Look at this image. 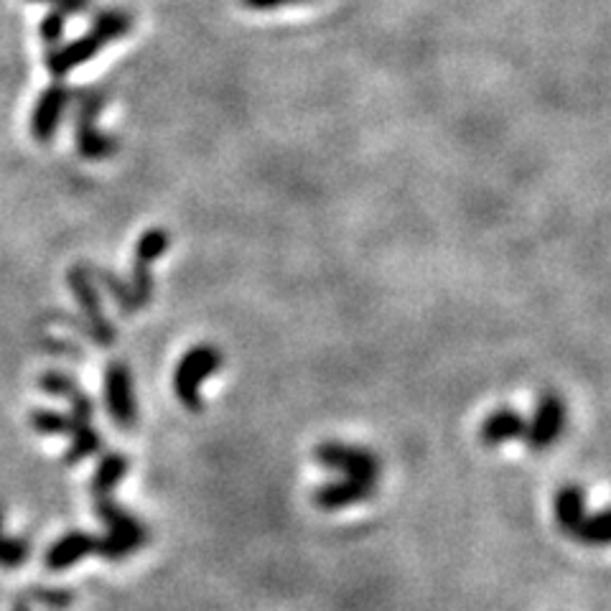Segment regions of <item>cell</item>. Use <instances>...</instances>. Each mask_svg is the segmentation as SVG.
<instances>
[{
	"label": "cell",
	"instance_id": "obj_1",
	"mask_svg": "<svg viewBox=\"0 0 611 611\" xmlns=\"http://www.w3.org/2000/svg\"><path fill=\"white\" fill-rule=\"evenodd\" d=\"M130 29H133L130 13L115 11V8L97 13V18L92 21V29L85 36H79V39L69 41L64 46H51L46 51V69L51 72V77H67V74H72L82 64L92 62L107 44L128 36Z\"/></svg>",
	"mask_w": 611,
	"mask_h": 611
},
{
	"label": "cell",
	"instance_id": "obj_2",
	"mask_svg": "<svg viewBox=\"0 0 611 611\" xmlns=\"http://www.w3.org/2000/svg\"><path fill=\"white\" fill-rule=\"evenodd\" d=\"M95 515L107 527L105 535H97V555L105 561H125L151 540L146 522L130 515L110 494L95 497Z\"/></svg>",
	"mask_w": 611,
	"mask_h": 611
},
{
	"label": "cell",
	"instance_id": "obj_3",
	"mask_svg": "<svg viewBox=\"0 0 611 611\" xmlns=\"http://www.w3.org/2000/svg\"><path fill=\"white\" fill-rule=\"evenodd\" d=\"M222 367V352L214 344H194L179 359L174 372V393L184 408L199 413L204 408L202 385Z\"/></svg>",
	"mask_w": 611,
	"mask_h": 611
},
{
	"label": "cell",
	"instance_id": "obj_4",
	"mask_svg": "<svg viewBox=\"0 0 611 611\" xmlns=\"http://www.w3.org/2000/svg\"><path fill=\"white\" fill-rule=\"evenodd\" d=\"M77 110H74V143L77 153L87 161H102L118 153V141L105 130L97 128L102 107H105V95L100 90H82L77 95Z\"/></svg>",
	"mask_w": 611,
	"mask_h": 611
},
{
	"label": "cell",
	"instance_id": "obj_5",
	"mask_svg": "<svg viewBox=\"0 0 611 611\" xmlns=\"http://www.w3.org/2000/svg\"><path fill=\"white\" fill-rule=\"evenodd\" d=\"M314 459L319 461L324 469L339 471L342 477L367 479V482H377L382 471V461L375 451L344 441L319 443L314 449Z\"/></svg>",
	"mask_w": 611,
	"mask_h": 611
},
{
	"label": "cell",
	"instance_id": "obj_6",
	"mask_svg": "<svg viewBox=\"0 0 611 611\" xmlns=\"http://www.w3.org/2000/svg\"><path fill=\"white\" fill-rule=\"evenodd\" d=\"M69 288H72V296L77 298L79 311L87 319V331L92 334L97 344L102 347H110L115 342V329L110 324V319L102 311V301H100V288L95 283V275L85 268V265H74L67 275Z\"/></svg>",
	"mask_w": 611,
	"mask_h": 611
},
{
	"label": "cell",
	"instance_id": "obj_7",
	"mask_svg": "<svg viewBox=\"0 0 611 611\" xmlns=\"http://www.w3.org/2000/svg\"><path fill=\"white\" fill-rule=\"evenodd\" d=\"M105 408L113 423L123 431L138 423V400L133 390V375L125 362H110L105 370Z\"/></svg>",
	"mask_w": 611,
	"mask_h": 611
},
{
	"label": "cell",
	"instance_id": "obj_8",
	"mask_svg": "<svg viewBox=\"0 0 611 611\" xmlns=\"http://www.w3.org/2000/svg\"><path fill=\"white\" fill-rule=\"evenodd\" d=\"M566 403L561 395L548 393L540 398L538 408L533 413V421L527 423L525 443L530 451H548L566 431Z\"/></svg>",
	"mask_w": 611,
	"mask_h": 611
},
{
	"label": "cell",
	"instance_id": "obj_9",
	"mask_svg": "<svg viewBox=\"0 0 611 611\" xmlns=\"http://www.w3.org/2000/svg\"><path fill=\"white\" fill-rule=\"evenodd\" d=\"M72 100L74 92L67 85H62V82H54V85L41 92L34 105V113H31V135L36 138V143H49L57 135Z\"/></svg>",
	"mask_w": 611,
	"mask_h": 611
},
{
	"label": "cell",
	"instance_id": "obj_10",
	"mask_svg": "<svg viewBox=\"0 0 611 611\" xmlns=\"http://www.w3.org/2000/svg\"><path fill=\"white\" fill-rule=\"evenodd\" d=\"M377 482H367V479H354V477H342L337 482H326L321 487L314 489V505L319 510L326 512H337L344 507L359 505V502H367V499L375 497Z\"/></svg>",
	"mask_w": 611,
	"mask_h": 611
},
{
	"label": "cell",
	"instance_id": "obj_11",
	"mask_svg": "<svg viewBox=\"0 0 611 611\" xmlns=\"http://www.w3.org/2000/svg\"><path fill=\"white\" fill-rule=\"evenodd\" d=\"M90 555H97V535L85 533V530H72L49 545V550L44 553V566L54 573H62Z\"/></svg>",
	"mask_w": 611,
	"mask_h": 611
},
{
	"label": "cell",
	"instance_id": "obj_12",
	"mask_svg": "<svg viewBox=\"0 0 611 611\" xmlns=\"http://www.w3.org/2000/svg\"><path fill=\"white\" fill-rule=\"evenodd\" d=\"M525 431H527V421L517 413V410L499 408L494 410L492 415L484 418L482 428H479V438H482L484 446L494 449L499 443L525 438Z\"/></svg>",
	"mask_w": 611,
	"mask_h": 611
},
{
	"label": "cell",
	"instance_id": "obj_13",
	"mask_svg": "<svg viewBox=\"0 0 611 611\" xmlns=\"http://www.w3.org/2000/svg\"><path fill=\"white\" fill-rule=\"evenodd\" d=\"M586 517V494L578 484H566L555 494V520L563 527V533L573 535L576 527Z\"/></svg>",
	"mask_w": 611,
	"mask_h": 611
},
{
	"label": "cell",
	"instance_id": "obj_14",
	"mask_svg": "<svg viewBox=\"0 0 611 611\" xmlns=\"http://www.w3.org/2000/svg\"><path fill=\"white\" fill-rule=\"evenodd\" d=\"M128 469H130L128 456L115 454V451L102 456V459L97 461L95 474H92V482H90L92 494H95V497H107V494H113V489L128 477Z\"/></svg>",
	"mask_w": 611,
	"mask_h": 611
},
{
	"label": "cell",
	"instance_id": "obj_15",
	"mask_svg": "<svg viewBox=\"0 0 611 611\" xmlns=\"http://www.w3.org/2000/svg\"><path fill=\"white\" fill-rule=\"evenodd\" d=\"M29 423L41 436H72L79 426H87V423L77 421L72 413H59V410L49 408L31 410Z\"/></svg>",
	"mask_w": 611,
	"mask_h": 611
},
{
	"label": "cell",
	"instance_id": "obj_16",
	"mask_svg": "<svg viewBox=\"0 0 611 611\" xmlns=\"http://www.w3.org/2000/svg\"><path fill=\"white\" fill-rule=\"evenodd\" d=\"M100 449H102V436L95 431L92 423H87V426H79L77 431L69 436V449H67V454L62 456V461L67 466L82 464V461H87L90 456H95Z\"/></svg>",
	"mask_w": 611,
	"mask_h": 611
},
{
	"label": "cell",
	"instance_id": "obj_17",
	"mask_svg": "<svg viewBox=\"0 0 611 611\" xmlns=\"http://www.w3.org/2000/svg\"><path fill=\"white\" fill-rule=\"evenodd\" d=\"M573 538H578L586 545H609L611 543V505L594 515L583 517L581 525L576 527Z\"/></svg>",
	"mask_w": 611,
	"mask_h": 611
},
{
	"label": "cell",
	"instance_id": "obj_18",
	"mask_svg": "<svg viewBox=\"0 0 611 611\" xmlns=\"http://www.w3.org/2000/svg\"><path fill=\"white\" fill-rule=\"evenodd\" d=\"M171 245V235L161 227H153V230H146L141 237H138V245H135V255L133 258H141L146 263H156L158 258L166 255Z\"/></svg>",
	"mask_w": 611,
	"mask_h": 611
},
{
	"label": "cell",
	"instance_id": "obj_19",
	"mask_svg": "<svg viewBox=\"0 0 611 611\" xmlns=\"http://www.w3.org/2000/svg\"><path fill=\"white\" fill-rule=\"evenodd\" d=\"M31 558V543L26 538H13V535H0V568H21Z\"/></svg>",
	"mask_w": 611,
	"mask_h": 611
},
{
	"label": "cell",
	"instance_id": "obj_20",
	"mask_svg": "<svg viewBox=\"0 0 611 611\" xmlns=\"http://www.w3.org/2000/svg\"><path fill=\"white\" fill-rule=\"evenodd\" d=\"M97 281L115 298V303H118V309L123 311V314H135V311H138V303H135L133 291H130V283H123L118 275L107 273V270H97Z\"/></svg>",
	"mask_w": 611,
	"mask_h": 611
},
{
	"label": "cell",
	"instance_id": "obj_21",
	"mask_svg": "<svg viewBox=\"0 0 611 611\" xmlns=\"http://www.w3.org/2000/svg\"><path fill=\"white\" fill-rule=\"evenodd\" d=\"M39 387L46 395H54V398H64V400H69L72 395H77L79 390H82L74 377L64 375V372H54V370L44 372V375L39 377Z\"/></svg>",
	"mask_w": 611,
	"mask_h": 611
},
{
	"label": "cell",
	"instance_id": "obj_22",
	"mask_svg": "<svg viewBox=\"0 0 611 611\" xmlns=\"http://www.w3.org/2000/svg\"><path fill=\"white\" fill-rule=\"evenodd\" d=\"M64 29H67V16H64L62 11H49L44 16V21H41L39 26V36L41 41H44L46 46H59L62 44V36H64Z\"/></svg>",
	"mask_w": 611,
	"mask_h": 611
},
{
	"label": "cell",
	"instance_id": "obj_23",
	"mask_svg": "<svg viewBox=\"0 0 611 611\" xmlns=\"http://www.w3.org/2000/svg\"><path fill=\"white\" fill-rule=\"evenodd\" d=\"M301 3H309V0H242V6L250 11H275V8L301 6Z\"/></svg>",
	"mask_w": 611,
	"mask_h": 611
},
{
	"label": "cell",
	"instance_id": "obj_24",
	"mask_svg": "<svg viewBox=\"0 0 611 611\" xmlns=\"http://www.w3.org/2000/svg\"><path fill=\"white\" fill-rule=\"evenodd\" d=\"M51 6L62 11L64 16H79V13L90 11V0H54Z\"/></svg>",
	"mask_w": 611,
	"mask_h": 611
},
{
	"label": "cell",
	"instance_id": "obj_25",
	"mask_svg": "<svg viewBox=\"0 0 611 611\" xmlns=\"http://www.w3.org/2000/svg\"><path fill=\"white\" fill-rule=\"evenodd\" d=\"M13 611H31V609H29V604H16V609Z\"/></svg>",
	"mask_w": 611,
	"mask_h": 611
},
{
	"label": "cell",
	"instance_id": "obj_26",
	"mask_svg": "<svg viewBox=\"0 0 611 611\" xmlns=\"http://www.w3.org/2000/svg\"><path fill=\"white\" fill-rule=\"evenodd\" d=\"M0 535H3V510H0Z\"/></svg>",
	"mask_w": 611,
	"mask_h": 611
},
{
	"label": "cell",
	"instance_id": "obj_27",
	"mask_svg": "<svg viewBox=\"0 0 611 611\" xmlns=\"http://www.w3.org/2000/svg\"><path fill=\"white\" fill-rule=\"evenodd\" d=\"M29 3H54V0H29Z\"/></svg>",
	"mask_w": 611,
	"mask_h": 611
}]
</instances>
